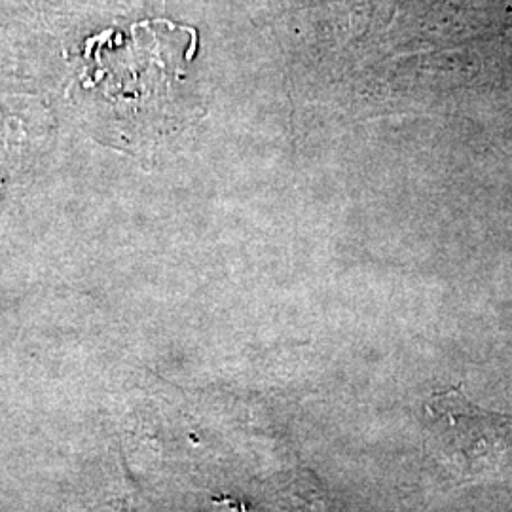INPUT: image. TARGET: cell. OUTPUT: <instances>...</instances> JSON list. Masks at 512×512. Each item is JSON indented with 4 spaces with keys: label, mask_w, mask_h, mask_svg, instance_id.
I'll return each instance as SVG.
<instances>
[{
    "label": "cell",
    "mask_w": 512,
    "mask_h": 512,
    "mask_svg": "<svg viewBox=\"0 0 512 512\" xmlns=\"http://www.w3.org/2000/svg\"><path fill=\"white\" fill-rule=\"evenodd\" d=\"M425 418L442 458L463 480L512 475V416L484 410L450 387L427 401Z\"/></svg>",
    "instance_id": "cell-1"
}]
</instances>
